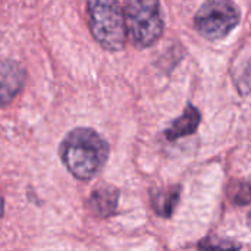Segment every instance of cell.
Returning a JSON list of instances; mask_svg holds the SVG:
<instances>
[{
	"label": "cell",
	"instance_id": "cell-1",
	"mask_svg": "<svg viewBox=\"0 0 251 251\" xmlns=\"http://www.w3.org/2000/svg\"><path fill=\"white\" fill-rule=\"evenodd\" d=\"M59 156L76 179L90 181L104 168L109 157V144L96 129L79 126L65 135L59 147Z\"/></svg>",
	"mask_w": 251,
	"mask_h": 251
},
{
	"label": "cell",
	"instance_id": "cell-2",
	"mask_svg": "<svg viewBox=\"0 0 251 251\" xmlns=\"http://www.w3.org/2000/svg\"><path fill=\"white\" fill-rule=\"evenodd\" d=\"M87 16L91 35L104 50L124 49L128 32L124 9L118 0H88Z\"/></svg>",
	"mask_w": 251,
	"mask_h": 251
},
{
	"label": "cell",
	"instance_id": "cell-3",
	"mask_svg": "<svg viewBox=\"0 0 251 251\" xmlns=\"http://www.w3.org/2000/svg\"><path fill=\"white\" fill-rule=\"evenodd\" d=\"M126 32L134 46H153L163 34L160 0H126L124 7Z\"/></svg>",
	"mask_w": 251,
	"mask_h": 251
},
{
	"label": "cell",
	"instance_id": "cell-4",
	"mask_svg": "<svg viewBox=\"0 0 251 251\" xmlns=\"http://www.w3.org/2000/svg\"><path fill=\"white\" fill-rule=\"evenodd\" d=\"M240 16L232 0H206L194 16V25L203 37L221 40L238 25Z\"/></svg>",
	"mask_w": 251,
	"mask_h": 251
},
{
	"label": "cell",
	"instance_id": "cell-5",
	"mask_svg": "<svg viewBox=\"0 0 251 251\" xmlns=\"http://www.w3.org/2000/svg\"><path fill=\"white\" fill-rule=\"evenodd\" d=\"M25 68L16 60L0 62V109L7 106L24 88Z\"/></svg>",
	"mask_w": 251,
	"mask_h": 251
},
{
	"label": "cell",
	"instance_id": "cell-6",
	"mask_svg": "<svg viewBox=\"0 0 251 251\" xmlns=\"http://www.w3.org/2000/svg\"><path fill=\"white\" fill-rule=\"evenodd\" d=\"M119 191L110 185H100L93 190L88 204L91 212L99 218H112L118 210Z\"/></svg>",
	"mask_w": 251,
	"mask_h": 251
},
{
	"label": "cell",
	"instance_id": "cell-7",
	"mask_svg": "<svg viewBox=\"0 0 251 251\" xmlns=\"http://www.w3.org/2000/svg\"><path fill=\"white\" fill-rule=\"evenodd\" d=\"M199 125H200V112L194 106H188L185 112L171 124V126L165 131V135L168 140L175 141L178 138L194 134Z\"/></svg>",
	"mask_w": 251,
	"mask_h": 251
},
{
	"label": "cell",
	"instance_id": "cell-8",
	"mask_svg": "<svg viewBox=\"0 0 251 251\" xmlns=\"http://www.w3.org/2000/svg\"><path fill=\"white\" fill-rule=\"evenodd\" d=\"M178 200H179V187L151 191V207L162 218H169L174 213Z\"/></svg>",
	"mask_w": 251,
	"mask_h": 251
},
{
	"label": "cell",
	"instance_id": "cell-9",
	"mask_svg": "<svg viewBox=\"0 0 251 251\" xmlns=\"http://www.w3.org/2000/svg\"><path fill=\"white\" fill-rule=\"evenodd\" d=\"M228 197L235 206H247L251 203V185L246 181H235L228 188Z\"/></svg>",
	"mask_w": 251,
	"mask_h": 251
},
{
	"label": "cell",
	"instance_id": "cell-10",
	"mask_svg": "<svg viewBox=\"0 0 251 251\" xmlns=\"http://www.w3.org/2000/svg\"><path fill=\"white\" fill-rule=\"evenodd\" d=\"M200 249H240L241 246L237 243H228V241H215L212 243L210 240H204L199 244Z\"/></svg>",
	"mask_w": 251,
	"mask_h": 251
},
{
	"label": "cell",
	"instance_id": "cell-11",
	"mask_svg": "<svg viewBox=\"0 0 251 251\" xmlns=\"http://www.w3.org/2000/svg\"><path fill=\"white\" fill-rule=\"evenodd\" d=\"M3 212H4V201H3V197L0 196V219L3 216Z\"/></svg>",
	"mask_w": 251,
	"mask_h": 251
},
{
	"label": "cell",
	"instance_id": "cell-12",
	"mask_svg": "<svg viewBox=\"0 0 251 251\" xmlns=\"http://www.w3.org/2000/svg\"><path fill=\"white\" fill-rule=\"evenodd\" d=\"M249 226H250V229H251V213L249 215Z\"/></svg>",
	"mask_w": 251,
	"mask_h": 251
}]
</instances>
